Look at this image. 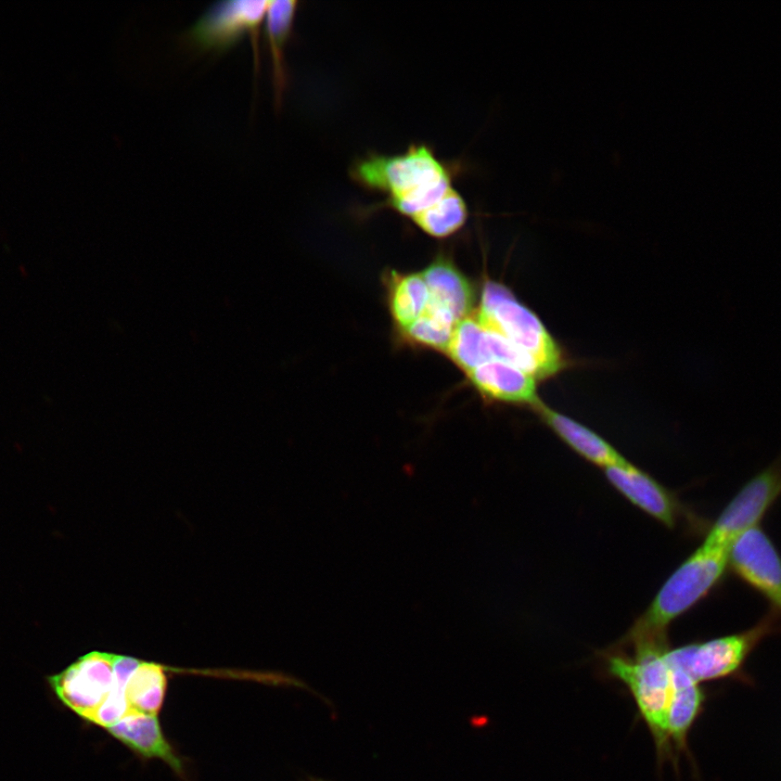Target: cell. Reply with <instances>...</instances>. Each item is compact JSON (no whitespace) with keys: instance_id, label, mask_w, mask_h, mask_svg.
<instances>
[{"instance_id":"16","label":"cell","mask_w":781,"mask_h":781,"mask_svg":"<svg viewBox=\"0 0 781 781\" xmlns=\"http://www.w3.org/2000/svg\"><path fill=\"white\" fill-rule=\"evenodd\" d=\"M298 1H269L264 21V35L271 60L274 104L279 108L287 87L285 49L292 36Z\"/></svg>"},{"instance_id":"10","label":"cell","mask_w":781,"mask_h":781,"mask_svg":"<svg viewBox=\"0 0 781 781\" xmlns=\"http://www.w3.org/2000/svg\"><path fill=\"white\" fill-rule=\"evenodd\" d=\"M609 482L631 503L667 527H674L679 504L653 477L628 462L603 470Z\"/></svg>"},{"instance_id":"13","label":"cell","mask_w":781,"mask_h":781,"mask_svg":"<svg viewBox=\"0 0 781 781\" xmlns=\"http://www.w3.org/2000/svg\"><path fill=\"white\" fill-rule=\"evenodd\" d=\"M534 408L564 443L591 463L604 470L629 462L606 440L585 425L549 408L541 401Z\"/></svg>"},{"instance_id":"19","label":"cell","mask_w":781,"mask_h":781,"mask_svg":"<svg viewBox=\"0 0 781 781\" xmlns=\"http://www.w3.org/2000/svg\"><path fill=\"white\" fill-rule=\"evenodd\" d=\"M469 218V208L454 187L411 220L426 234L445 239L458 232Z\"/></svg>"},{"instance_id":"18","label":"cell","mask_w":781,"mask_h":781,"mask_svg":"<svg viewBox=\"0 0 781 781\" xmlns=\"http://www.w3.org/2000/svg\"><path fill=\"white\" fill-rule=\"evenodd\" d=\"M428 297V289L422 273H394L389 284V310L401 331L424 312Z\"/></svg>"},{"instance_id":"14","label":"cell","mask_w":781,"mask_h":781,"mask_svg":"<svg viewBox=\"0 0 781 781\" xmlns=\"http://www.w3.org/2000/svg\"><path fill=\"white\" fill-rule=\"evenodd\" d=\"M428 289V303L449 312L458 322L469 317L474 292L469 280L445 256L437 257L422 272Z\"/></svg>"},{"instance_id":"9","label":"cell","mask_w":781,"mask_h":781,"mask_svg":"<svg viewBox=\"0 0 781 781\" xmlns=\"http://www.w3.org/2000/svg\"><path fill=\"white\" fill-rule=\"evenodd\" d=\"M729 568L781 615V556L758 526L743 534L731 546Z\"/></svg>"},{"instance_id":"21","label":"cell","mask_w":781,"mask_h":781,"mask_svg":"<svg viewBox=\"0 0 781 781\" xmlns=\"http://www.w3.org/2000/svg\"><path fill=\"white\" fill-rule=\"evenodd\" d=\"M308 781H327V780L312 777V778H309Z\"/></svg>"},{"instance_id":"8","label":"cell","mask_w":781,"mask_h":781,"mask_svg":"<svg viewBox=\"0 0 781 781\" xmlns=\"http://www.w3.org/2000/svg\"><path fill=\"white\" fill-rule=\"evenodd\" d=\"M115 656L107 652H89L50 676L49 684L66 707L89 722L113 688Z\"/></svg>"},{"instance_id":"12","label":"cell","mask_w":781,"mask_h":781,"mask_svg":"<svg viewBox=\"0 0 781 781\" xmlns=\"http://www.w3.org/2000/svg\"><path fill=\"white\" fill-rule=\"evenodd\" d=\"M471 384L486 398L535 407L540 400L535 376L503 361H489L466 373Z\"/></svg>"},{"instance_id":"11","label":"cell","mask_w":781,"mask_h":781,"mask_svg":"<svg viewBox=\"0 0 781 781\" xmlns=\"http://www.w3.org/2000/svg\"><path fill=\"white\" fill-rule=\"evenodd\" d=\"M105 730L138 756L161 759L184 777L183 760L165 738L156 715L132 712Z\"/></svg>"},{"instance_id":"4","label":"cell","mask_w":781,"mask_h":781,"mask_svg":"<svg viewBox=\"0 0 781 781\" xmlns=\"http://www.w3.org/2000/svg\"><path fill=\"white\" fill-rule=\"evenodd\" d=\"M475 317L524 353L534 363L537 379L549 377L563 368L561 350L552 336L504 285L494 281L485 283Z\"/></svg>"},{"instance_id":"15","label":"cell","mask_w":781,"mask_h":781,"mask_svg":"<svg viewBox=\"0 0 781 781\" xmlns=\"http://www.w3.org/2000/svg\"><path fill=\"white\" fill-rule=\"evenodd\" d=\"M670 668L673 694L667 717V739L673 752L688 753V735L704 712L707 693L684 673Z\"/></svg>"},{"instance_id":"17","label":"cell","mask_w":781,"mask_h":781,"mask_svg":"<svg viewBox=\"0 0 781 781\" xmlns=\"http://www.w3.org/2000/svg\"><path fill=\"white\" fill-rule=\"evenodd\" d=\"M164 665L140 660L125 684V696L130 713L156 715L164 704L167 671Z\"/></svg>"},{"instance_id":"20","label":"cell","mask_w":781,"mask_h":781,"mask_svg":"<svg viewBox=\"0 0 781 781\" xmlns=\"http://www.w3.org/2000/svg\"><path fill=\"white\" fill-rule=\"evenodd\" d=\"M458 323L446 310L427 304L424 312L402 332L418 345L447 351Z\"/></svg>"},{"instance_id":"5","label":"cell","mask_w":781,"mask_h":781,"mask_svg":"<svg viewBox=\"0 0 781 781\" xmlns=\"http://www.w3.org/2000/svg\"><path fill=\"white\" fill-rule=\"evenodd\" d=\"M780 631L781 615L770 609L743 631L669 648L666 658L671 667L697 684L731 678L747 682L748 677L743 671L747 658L763 640Z\"/></svg>"},{"instance_id":"3","label":"cell","mask_w":781,"mask_h":781,"mask_svg":"<svg viewBox=\"0 0 781 781\" xmlns=\"http://www.w3.org/2000/svg\"><path fill=\"white\" fill-rule=\"evenodd\" d=\"M629 649L631 654L616 649L603 652L605 671L627 688L653 738L658 761L663 763L674 756L667 739L673 694V673L666 658L669 646L639 644Z\"/></svg>"},{"instance_id":"1","label":"cell","mask_w":781,"mask_h":781,"mask_svg":"<svg viewBox=\"0 0 781 781\" xmlns=\"http://www.w3.org/2000/svg\"><path fill=\"white\" fill-rule=\"evenodd\" d=\"M349 174L362 188L385 194L384 206L410 219L453 187L451 171L425 143L395 155L371 152L357 158Z\"/></svg>"},{"instance_id":"7","label":"cell","mask_w":781,"mask_h":781,"mask_svg":"<svg viewBox=\"0 0 781 781\" xmlns=\"http://www.w3.org/2000/svg\"><path fill=\"white\" fill-rule=\"evenodd\" d=\"M781 496V458L752 477L712 524L703 543L730 551L746 532L758 526Z\"/></svg>"},{"instance_id":"2","label":"cell","mask_w":781,"mask_h":781,"mask_svg":"<svg viewBox=\"0 0 781 781\" xmlns=\"http://www.w3.org/2000/svg\"><path fill=\"white\" fill-rule=\"evenodd\" d=\"M728 567V550L702 543L664 582L619 648L668 644V626L718 586Z\"/></svg>"},{"instance_id":"6","label":"cell","mask_w":781,"mask_h":781,"mask_svg":"<svg viewBox=\"0 0 781 781\" xmlns=\"http://www.w3.org/2000/svg\"><path fill=\"white\" fill-rule=\"evenodd\" d=\"M268 4L266 0L214 2L183 33V39L200 51L225 53L248 35L257 63L258 34Z\"/></svg>"}]
</instances>
